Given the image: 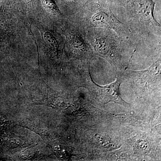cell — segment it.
Instances as JSON below:
<instances>
[{"label":"cell","instance_id":"6da1fadb","mask_svg":"<svg viewBox=\"0 0 161 161\" xmlns=\"http://www.w3.org/2000/svg\"><path fill=\"white\" fill-rule=\"evenodd\" d=\"M155 6L153 0H128L123 8L124 18L134 44L161 50V26L154 16Z\"/></svg>","mask_w":161,"mask_h":161},{"label":"cell","instance_id":"7a4b0ae2","mask_svg":"<svg viewBox=\"0 0 161 161\" xmlns=\"http://www.w3.org/2000/svg\"><path fill=\"white\" fill-rule=\"evenodd\" d=\"M83 32L94 55L103 58L119 69L130 63L135 51L132 50L135 45L131 40L120 37L114 31L105 28L93 27Z\"/></svg>","mask_w":161,"mask_h":161},{"label":"cell","instance_id":"3957f363","mask_svg":"<svg viewBox=\"0 0 161 161\" xmlns=\"http://www.w3.org/2000/svg\"><path fill=\"white\" fill-rule=\"evenodd\" d=\"M112 8L107 0H93L88 3L76 17L79 28L83 31L93 27L112 30L134 43L129 27L115 16Z\"/></svg>","mask_w":161,"mask_h":161},{"label":"cell","instance_id":"277c9868","mask_svg":"<svg viewBox=\"0 0 161 161\" xmlns=\"http://www.w3.org/2000/svg\"><path fill=\"white\" fill-rule=\"evenodd\" d=\"M62 32L66 38L65 52L69 58L88 60L94 56L84 32L72 24L64 25Z\"/></svg>","mask_w":161,"mask_h":161},{"label":"cell","instance_id":"5b68a950","mask_svg":"<svg viewBox=\"0 0 161 161\" xmlns=\"http://www.w3.org/2000/svg\"><path fill=\"white\" fill-rule=\"evenodd\" d=\"M122 81L121 77L119 75L115 82L105 86L98 85L94 82L92 78L90 83L94 88L99 91V97L102 99L104 105L109 103L113 102L126 108H129L130 107V104L125 101L121 97L119 88Z\"/></svg>","mask_w":161,"mask_h":161},{"label":"cell","instance_id":"8992f818","mask_svg":"<svg viewBox=\"0 0 161 161\" xmlns=\"http://www.w3.org/2000/svg\"><path fill=\"white\" fill-rule=\"evenodd\" d=\"M8 8L5 3L0 8V51H6L9 44L10 23Z\"/></svg>","mask_w":161,"mask_h":161},{"label":"cell","instance_id":"52a82bcc","mask_svg":"<svg viewBox=\"0 0 161 161\" xmlns=\"http://www.w3.org/2000/svg\"><path fill=\"white\" fill-rule=\"evenodd\" d=\"M43 37L52 55L58 59L62 58L64 46L63 39L53 32L49 31L43 33Z\"/></svg>","mask_w":161,"mask_h":161},{"label":"cell","instance_id":"ba28073f","mask_svg":"<svg viewBox=\"0 0 161 161\" xmlns=\"http://www.w3.org/2000/svg\"><path fill=\"white\" fill-rule=\"evenodd\" d=\"M66 7L67 11H74L83 8L88 3L93 0H60Z\"/></svg>","mask_w":161,"mask_h":161},{"label":"cell","instance_id":"9c48e42d","mask_svg":"<svg viewBox=\"0 0 161 161\" xmlns=\"http://www.w3.org/2000/svg\"><path fill=\"white\" fill-rule=\"evenodd\" d=\"M42 4L44 9L52 14L59 18L62 17V14L55 0H42Z\"/></svg>","mask_w":161,"mask_h":161},{"label":"cell","instance_id":"30bf717a","mask_svg":"<svg viewBox=\"0 0 161 161\" xmlns=\"http://www.w3.org/2000/svg\"><path fill=\"white\" fill-rule=\"evenodd\" d=\"M107 1L110 3L112 8L118 9V8H123L128 0H107Z\"/></svg>","mask_w":161,"mask_h":161},{"label":"cell","instance_id":"8fae6325","mask_svg":"<svg viewBox=\"0 0 161 161\" xmlns=\"http://www.w3.org/2000/svg\"><path fill=\"white\" fill-rule=\"evenodd\" d=\"M4 120L2 116H0V126L4 123Z\"/></svg>","mask_w":161,"mask_h":161}]
</instances>
